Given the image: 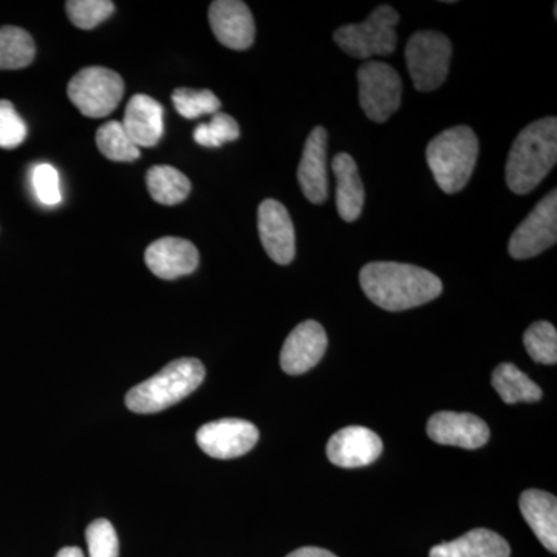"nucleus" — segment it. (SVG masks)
I'll list each match as a JSON object with an SVG mask.
<instances>
[{
  "label": "nucleus",
  "instance_id": "a878e982",
  "mask_svg": "<svg viewBox=\"0 0 557 557\" xmlns=\"http://www.w3.org/2000/svg\"><path fill=\"white\" fill-rule=\"evenodd\" d=\"M523 346L528 355L539 364H556L557 332L555 325L547 321L534 322L523 335Z\"/></svg>",
  "mask_w": 557,
  "mask_h": 557
},
{
  "label": "nucleus",
  "instance_id": "2f4dec72",
  "mask_svg": "<svg viewBox=\"0 0 557 557\" xmlns=\"http://www.w3.org/2000/svg\"><path fill=\"white\" fill-rule=\"evenodd\" d=\"M28 129L10 101L0 100V148L14 149L27 138Z\"/></svg>",
  "mask_w": 557,
  "mask_h": 557
},
{
  "label": "nucleus",
  "instance_id": "1a4fd4ad",
  "mask_svg": "<svg viewBox=\"0 0 557 557\" xmlns=\"http://www.w3.org/2000/svg\"><path fill=\"white\" fill-rule=\"evenodd\" d=\"M557 240V194H547L530 215L518 226L509 239L508 251L512 259L536 258Z\"/></svg>",
  "mask_w": 557,
  "mask_h": 557
},
{
  "label": "nucleus",
  "instance_id": "5701e85b",
  "mask_svg": "<svg viewBox=\"0 0 557 557\" xmlns=\"http://www.w3.org/2000/svg\"><path fill=\"white\" fill-rule=\"evenodd\" d=\"M150 197L160 205L174 207L188 199L190 182L183 172L172 166H153L146 175Z\"/></svg>",
  "mask_w": 557,
  "mask_h": 557
},
{
  "label": "nucleus",
  "instance_id": "f8f14e48",
  "mask_svg": "<svg viewBox=\"0 0 557 557\" xmlns=\"http://www.w3.org/2000/svg\"><path fill=\"white\" fill-rule=\"evenodd\" d=\"M209 24L222 46L247 50L255 42L256 25L247 3L240 0H215L209 7Z\"/></svg>",
  "mask_w": 557,
  "mask_h": 557
},
{
  "label": "nucleus",
  "instance_id": "ddd939ff",
  "mask_svg": "<svg viewBox=\"0 0 557 557\" xmlns=\"http://www.w3.org/2000/svg\"><path fill=\"white\" fill-rule=\"evenodd\" d=\"M327 335L317 321H306L289 333L281 351L282 370L288 375L309 372L327 350Z\"/></svg>",
  "mask_w": 557,
  "mask_h": 557
},
{
  "label": "nucleus",
  "instance_id": "4be33fe9",
  "mask_svg": "<svg viewBox=\"0 0 557 557\" xmlns=\"http://www.w3.org/2000/svg\"><path fill=\"white\" fill-rule=\"evenodd\" d=\"M493 387L507 405L534 403L542 398L541 387L533 383L515 364L504 362L493 372Z\"/></svg>",
  "mask_w": 557,
  "mask_h": 557
},
{
  "label": "nucleus",
  "instance_id": "72a5a7b5",
  "mask_svg": "<svg viewBox=\"0 0 557 557\" xmlns=\"http://www.w3.org/2000/svg\"><path fill=\"white\" fill-rule=\"evenodd\" d=\"M57 557H84V553L78 547H65L58 553Z\"/></svg>",
  "mask_w": 557,
  "mask_h": 557
},
{
  "label": "nucleus",
  "instance_id": "20e7f679",
  "mask_svg": "<svg viewBox=\"0 0 557 557\" xmlns=\"http://www.w3.org/2000/svg\"><path fill=\"white\" fill-rule=\"evenodd\" d=\"M479 157V139L468 126L450 127L428 145L426 161L438 188L460 193L472 177Z\"/></svg>",
  "mask_w": 557,
  "mask_h": 557
},
{
  "label": "nucleus",
  "instance_id": "9d476101",
  "mask_svg": "<svg viewBox=\"0 0 557 557\" xmlns=\"http://www.w3.org/2000/svg\"><path fill=\"white\" fill-rule=\"evenodd\" d=\"M259 440L255 424L240 418H223L203 424L197 432V443L209 457L230 460L245 456Z\"/></svg>",
  "mask_w": 557,
  "mask_h": 557
},
{
  "label": "nucleus",
  "instance_id": "f3484780",
  "mask_svg": "<svg viewBox=\"0 0 557 557\" xmlns=\"http://www.w3.org/2000/svg\"><path fill=\"white\" fill-rule=\"evenodd\" d=\"M327 141V131L321 126L314 127L307 138L299 163L300 189L313 205L324 203L329 196Z\"/></svg>",
  "mask_w": 557,
  "mask_h": 557
},
{
  "label": "nucleus",
  "instance_id": "f03ea898",
  "mask_svg": "<svg viewBox=\"0 0 557 557\" xmlns=\"http://www.w3.org/2000/svg\"><path fill=\"white\" fill-rule=\"evenodd\" d=\"M557 160V120L534 121L512 143L507 161L508 188L525 196L541 185Z\"/></svg>",
  "mask_w": 557,
  "mask_h": 557
},
{
  "label": "nucleus",
  "instance_id": "0eeeda50",
  "mask_svg": "<svg viewBox=\"0 0 557 557\" xmlns=\"http://www.w3.org/2000/svg\"><path fill=\"white\" fill-rule=\"evenodd\" d=\"M67 94L84 116L104 119L123 100L124 81L113 70L86 67L70 81Z\"/></svg>",
  "mask_w": 557,
  "mask_h": 557
},
{
  "label": "nucleus",
  "instance_id": "a211bd4d",
  "mask_svg": "<svg viewBox=\"0 0 557 557\" xmlns=\"http://www.w3.org/2000/svg\"><path fill=\"white\" fill-rule=\"evenodd\" d=\"M123 127L137 148L159 145L164 132V109L148 95H135L124 113Z\"/></svg>",
  "mask_w": 557,
  "mask_h": 557
},
{
  "label": "nucleus",
  "instance_id": "aec40b11",
  "mask_svg": "<svg viewBox=\"0 0 557 557\" xmlns=\"http://www.w3.org/2000/svg\"><path fill=\"white\" fill-rule=\"evenodd\" d=\"M332 168L336 177V208L341 219L355 222L361 215L366 199L357 161L348 153H338L332 161Z\"/></svg>",
  "mask_w": 557,
  "mask_h": 557
},
{
  "label": "nucleus",
  "instance_id": "c85d7f7f",
  "mask_svg": "<svg viewBox=\"0 0 557 557\" xmlns=\"http://www.w3.org/2000/svg\"><path fill=\"white\" fill-rule=\"evenodd\" d=\"M65 11L73 25L81 30H91L108 20L115 11V3L110 0H69Z\"/></svg>",
  "mask_w": 557,
  "mask_h": 557
},
{
  "label": "nucleus",
  "instance_id": "6ab92c4d",
  "mask_svg": "<svg viewBox=\"0 0 557 557\" xmlns=\"http://www.w3.org/2000/svg\"><path fill=\"white\" fill-rule=\"evenodd\" d=\"M520 511L548 552H557V498L545 491L528 490L520 496Z\"/></svg>",
  "mask_w": 557,
  "mask_h": 557
},
{
  "label": "nucleus",
  "instance_id": "b1692460",
  "mask_svg": "<svg viewBox=\"0 0 557 557\" xmlns=\"http://www.w3.org/2000/svg\"><path fill=\"white\" fill-rule=\"evenodd\" d=\"M36 57L30 33L17 27L0 28V70L28 67Z\"/></svg>",
  "mask_w": 557,
  "mask_h": 557
},
{
  "label": "nucleus",
  "instance_id": "39448f33",
  "mask_svg": "<svg viewBox=\"0 0 557 557\" xmlns=\"http://www.w3.org/2000/svg\"><path fill=\"white\" fill-rule=\"evenodd\" d=\"M397 11L388 5H381L369 14L361 24H348L338 28L333 39L341 50L358 60L372 57H387L397 49Z\"/></svg>",
  "mask_w": 557,
  "mask_h": 557
},
{
  "label": "nucleus",
  "instance_id": "473e14b6",
  "mask_svg": "<svg viewBox=\"0 0 557 557\" xmlns=\"http://www.w3.org/2000/svg\"><path fill=\"white\" fill-rule=\"evenodd\" d=\"M287 557H338L333 555L332 552L318 547H304L289 553Z\"/></svg>",
  "mask_w": 557,
  "mask_h": 557
},
{
  "label": "nucleus",
  "instance_id": "bb28decb",
  "mask_svg": "<svg viewBox=\"0 0 557 557\" xmlns=\"http://www.w3.org/2000/svg\"><path fill=\"white\" fill-rule=\"evenodd\" d=\"M240 137L237 121L226 113L218 112L209 123L200 124L194 131L197 145L205 148H220L225 143L236 141Z\"/></svg>",
  "mask_w": 557,
  "mask_h": 557
},
{
  "label": "nucleus",
  "instance_id": "c756f323",
  "mask_svg": "<svg viewBox=\"0 0 557 557\" xmlns=\"http://www.w3.org/2000/svg\"><path fill=\"white\" fill-rule=\"evenodd\" d=\"M86 539L90 557H119V536L109 520L98 519L91 522L87 527Z\"/></svg>",
  "mask_w": 557,
  "mask_h": 557
},
{
  "label": "nucleus",
  "instance_id": "f257e3e1",
  "mask_svg": "<svg viewBox=\"0 0 557 557\" xmlns=\"http://www.w3.org/2000/svg\"><path fill=\"white\" fill-rule=\"evenodd\" d=\"M362 292L387 311L416 309L437 299L442 281L431 271L409 263L372 262L359 273Z\"/></svg>",
  "mask_w": 557,
  "mask_h": 557
},
{
  "label": "nucleus",
  "instance_id": "2eb2a0df",
  "mask_svg": "<svg viewBox=\"0 0 557 557\" xmlns=\"http://www.w3.org/2000/svg\"><path fill=\"white\" fill-rule=\"evenodd\" d=\"M383 453L379 434L362 426H348L336 432L327 443V457L341 468L369 467Z\"/></svg>",
  "mask_w": 557,
  "mask_h": 557
},
{
  "label": "nucleus",
  "instance_id": "7c9ffc66",
  "mask_svg": "<svg viewBox=\"0 0 557 557\" xmlns=\"http://www.w3.org/2000/svg\"><path fill=\"white\" fill-rule=\"evenodd\" d=\"M32 186L36 199L46 207H57L62 201L60 174L51 164L42 163L32 171Z\"/></svg>",
  "mask_w": 557,
  "mask_h": 557
},
{
  "label": "nucleus",
  "instance_id": "cd10ccee",
  "mask_svg": "<svg viewBox=\"0 0 557 557\" xmlns=\"http://www.w3.org/2000/svg\"><path fill=\"white\" fill-rule=\"evenodd\" d=\"M175 110L186 120L215 115L220 110V100L211 90L177 89L172 94Z\"/></svg>",
  "mask_w": 557,
  "mask_h": 557
},
{
  "label": "nucleus",
  "instance_id": "7ed1b4c3",
  "mask_svg": "<svg viewBox=\"0 0 557 557\" xmlns=\"http://www.w3.org/2000/svg\"><path fill=\"white\" fill-rule=\"evenodd\" d=\"M205 366L196 358L175 359L152 379L143 381L126 395L135 413H157L189 397L203 383Z\"/></svg>",
  "mask_w": 557,
  "mask_h": 557
},
{
  "label": "nucleus",
  "instance_id": "423d86ee",
  "mask_svg": "<svg viewBox=\"0 0 557 557\" xmlns=\"http://www.w3.org/2000/svg\"><path fill=\"white\" fill-rule=\"evenodd\" d=\"M453 44L438 32H418L406 46V64L418 91H432L448 78Z\"/></svg>",
  "mask_w": 557,
  "mask_h": 557
},
{
  "label": "nucleus",
  "instance_id": "dca6fc26",
  "mask_svg": "<svg viewBox=\"0 0 557 557\" xmlns=\"http://www.w3.org/2000/svg\"><path fill=\"white\" fill-rule=\"evenodd\" d=\"M146 265L164 281L188 276L199 267V249L193 242L178 237H163L152 242L145 252Z\"/></svg>",
  "mask_w": 557,
  "mask_h": 557
},
{
  "label": "nucleus",
  "instance_id": "6e6552de",
  "mask_svg": "<svg viewBox=\"0 0 557 557\" xmlns=\"http://www.w3.org/2000/svg\"><path fill=\"white\" fill-rule=\"evenodd\" d=\"M359 104L368 119L384 123L401 106L403 83L397 70L379 61L364 62L358 70Z\"/></svg>",
  "mask_w": 557,
  "mask_h": 557
},
{
  "label": "nucleus",
  "instance_id": "4468645a",
  "mask_svg": "<svg viewBox=\"0 0 557 557\" xmlns=\"http://www.w3.org/2000/svg\"><path fill=\"white\" fill-rule=\"evenodd\" d=\"M428 435L438 445L479 449L490 440V428L472 413L438 412L429 420Z\"/></svg>",
  "mask_w": 557,
  "mask_h": 557
},
{
  "label": "nucleus",
  "instance_id": "412c9836",
  "mask_svg": "<svg viewBox=\"0 0 557 557\" xmlns=\"http://www.w3.org/2000/svg\"><path fill=\"white\" fill-rule=\"evenodd\" d=\"M511 548L504 537L485 528H475L465 536L431 549L429 557H509Z\"/></svg>",
  "mask_w": 557,
  "mask_h": 557
},
{
  "label": "nucleus",
  "instance_id": "393cba45",
  "mask_svg": "<svg viewBox=\"0 0 557 557\" xmlns=\"http://www.w3.org/2000/svg\"><path fill=\"white\" fill-rule=\"evenodd\" d=\"M97 146L106 159L112 161H135L139 148L134 145L120 121H109L97 132Z\"/></svg>",
  "mask_w": 557,
  "mask_h": 557
},
{
  "label": "nucleus",
  "instance_id": "9b49d317",
  "mask_svg": "<svg viewBox=\"0 0 557 557\" xmlns=\"http://www.w3.org/2000/svg\"><path fill=\"white\" fill-rule=\"evenodd\" d=\"M258 226L267 255L278 265L292 263L296 255V237L287 208L277 200H263L259 207Z\"/></svg>",
  "mask_w": 557,
  "mask_h": 557
}]
</instances>
